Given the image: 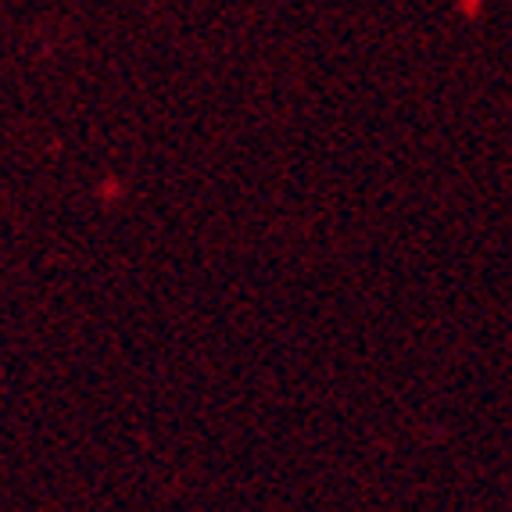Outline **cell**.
Listing matches in <instances>:
<instances>
[]
</instances>
